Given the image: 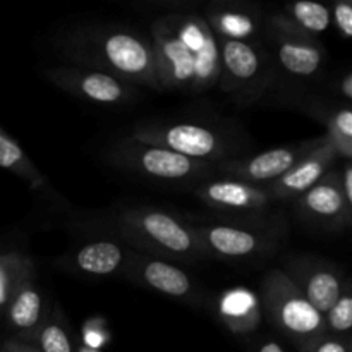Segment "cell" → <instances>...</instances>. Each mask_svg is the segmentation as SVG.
I'll list each match as a JSON object with an SVG mask.
<instances>
[{"mask_svg": "<svg viewBox=\"0 0 352 352\" xmlns=\"http://www.w3.org/2000/svg\"><path fill=\"white\" fill-rule=\"evenodd\" d=\"M150 43L162 89L203 93L219 85V41L201 14L174 10L157 17Z\"/></svg>", "mask_w": 352, "mask_h": 352, "instance_id": "6da1fadb", "label": "cell"}, {"mask_svg": "<svg viewBox=\"0 0 352 352\" xmlns=\"http://www.w3.org/2000/svg\"><path fill=\"white\" fill-rule=\"evenodd\" d=\"M55 50L74 65L107 72L129 85L162 89L150 38L116 24H78L62 31Z\"/></svg>", "mask_w": 352, "mask_h": 352, "instance_id": "7a4b0ae2", "label": "cell"}, {"mask_svg": "<svg viewBox=\"0 0 352 352\" xmlns=\"http://www.w3.org/2000/svg\"><path fill=\"white\" fill-rule=\"evenodd\" d=\"M122 244L134 251L168 261L195 263L206 260L189 222L158 208H126L117 217Z\"/></svg>", "mask_w": 352, "mask_h": 352, "instance_id": "3957f363", "label": "cell"}, {"mask_svg": "<svg viewBox=\"0 0 352 352\" xmlns=\"http://www.w3.org/2000/svg\"><path fill=\"white\" fill-rule=\"evenodd\" d=\"M129 138L208 164L243 157V140L215 124L144 122L134 127Z\"/></svg>", "mask_w": 352, "mask_h": 352, "instance_id": "277c9868", "label": "cell"}, {"mask_svg": "<svg viewBox=\"0 0 352 352\" xmlns=\"http://www.w3.org/2000/svg\"><path fill=\"white\" fill-rule=\"evenodd\" d=\"M205 258L222 261H253L268 258L278 250L285 236V223L260 220L243 223H191Z\"/></svg>", "mask_w": 352, "mask_h": 352, "instance_id": "5b68a950", "label": "cell"}, {"mask_svg": "<svg viewBox=\"0 0 352 352\" xmlns=\"http://www.w3.org/2000/svg\"><path fill=\"white\" fill-rule=\"evenodd\" d=\"M260 302L263 316L284 333L298 351L325 333L323 315L302 296L294 282L274 268L261 280Z\"/></svg>", "mask_w": 352, "mask_h": 352, "instance_id": "8992f818", "label": "cell"}, {"mask_svg": "<svg viewBox=\"0 0 352 352\" xmlns=\"http://www.w3.org/2000/svg\"><path fill=\"white\" fill-rule=\"evenodd\" d=\"M105 160L120 170L174 184L182 182L196 186L206 179L217 177L215 164L192 160L167 148L140 143L133 138L116 141L107 150Z\"/></svg>", "mask_w": 352, "mask_h": 352, "instance_id": "52a82bcc", "label": "cell"}, {"mask_svg": "<svg viewBox=\"0 0 352 352\" xmlns=\"http://www.w3.org/2000/svg\"><path fill=\"white\" fill-rule=\"evenodd\" d=\"M219 41V88L239 105H251L270 88L275 64L270 52L258 41Z\"/></svg>", "mask_w": 352, "mask_h": 352, "instance_id": "ba28073f", "label": "cell"}, {"mask_svg": "<svg viewBox=\"0 0 352 352\" xmlns=\"http://www.w3.org/2000/svg\"><path fill=\"white\" fill-rule=\"evenodd\" d=\"M325 136L313 138V140L299 141V143L287 144V146L272 148L253 157L232 158V160L215 164L217 177H229L236 181L248 182L253 186L268 188L272 182L285 174L289 168L294 167L302 157L325 143Z\"/></svg>", "mask_w": 352, "mask_h": 352, "instance_id": "9c48e42d", "label": "cell"}, {"mask_svg": "<svg viewBox=\"0 0 352 352\" xmlns=\"http://www.w3.org/2000/svg\"><path fill=\"white\" fill-rule=\"evenodd\" d=\"M43 76L62 91L98 105H126L138 96L136 86L81 65H54L45 69Z\"/></svg>", "mask_w": 352, "mask_h": 352, "instance_id": "30bf717a", "label": "cell"}, {"mask_svg": "<svg viewBox=\"0 0 352 352\" xmlns=\"http://www.w3.org/2000/svg\"><path fill=\"white\" fill-rule=\"evenodd\" d=\"M122 277L186 305H203V292L196 287L191 275L179 268L174 261L131 250Z\"/></svg>", "mask_w": 352, "mask_h": 352, "instance_id": "8fae6325", "label": "cell"}, {"mask_svg": "<svg viewBox=\"0 0 352 352\" xmlns=\"http://www.w3.org/2000/svg\"><path fill=\"white\" fill-rule=\"evenodd\" d=\"M191 191L212 210L246 217L250 220H265L263 217L268 215L275 205L267 188L229 177L206 179L192 186Z\"/></svg>", "mask_w": 352, "mask_h": 352, "instance_id": "7c38bea8", "label": "cell"}, {"mask_svg": "<svg viewBox=\"0 0 352 352\" xmlns=\"http://www.w3.org/2000/svg\"><path fill=\"white\" fill-rule=\"evenodd\" d=\"M275 67L296 79H313L325 62V48L316 38L305 36L268 19L263 28Z\"/></svg>", "mask_w": 352, "mask_h": 352, "instance_id": "4fadbf2b", "label": "cell"}, {"mask_svg": "<svg viewBox=\"0 0 352 352\" xmlns=\"http://www.w3.org/2000/svg\"><path fill=\"white\" fill-rule=\"evenodd\" d=\"M282 272L322 315L329 311L349 280L336 263L316 256L289 258Z\"/></svg>", "mask_w": 352, "mask_h": 352, "instance_id": "5bb4252c", "label": "cell"}, {"mask_svg": "<svg viewBox=\"0 0 352 352\" xmlns=\"http://www.w3.org/2000/svg\"><path fill=\"white\" fill-rule=\"evenodd\" d=\"M296 212L316 229L340 232L351 226L352 206L344 198L336 167L296 199Z\"/></svg>", "mask_w": 352, "mask_h": 352, "instance_id": "9a60e30c", "label": "cell"}, {"mask_svg": "<svg viewBox=\"0 0 352 352\" xmlns=\"http://www.w3.org/2000/svg\"><path fill=\"white\" fill-rule=\"evenodd\" d=\"M48 313H50V308H47L43 291L38 284L36 265L33 258H30L14 285L2 318L6 320V325L12 332L10 337L30 340L45 322Z\"/></svg>", "mask_w": 352, "mask_h": 352, "instance_id": "2e32d148", "label": "cell"}, {"mask_svg": "<svg viewBox=\"0 0 352 352\" xmlns=\"http://www.w3.org/2000/svg\"><path fill=\"white\" fill-rule=\"evenodd\" d=\"M203 19L217 40L258 41L265 28L261 10L248 2H210Z\"/></svg>", "mask_w": 352, "mask_h": 352, "instance_id": "e0dca14e", "label": "cell"}, {"mask_svg": "<svg viewBox=\"0 0 352 352\" xmlns=\"http://www.w3.org/2000/svg\"><path fill=\"white\" fill-rule=\"evenodd\" d=\"M337 160H339V155L327 140L325 143H322L318 148L309 151L306 157H302L282 177L272 182L267 188L268 192L275 203L298 199L308 189H311L327 172L332 170Z\"/></svg>", "mask_w": 352, "mask_h": 352, "instance_id": "ac0fdd59", "label": "cell"}, {"mask_svg": "<svg viewBox=\"0 0 352 352\" xmlns=\"http://www.w3.org/2000/svg\"><path fill=\"white\" fill-rule=\"evenodd\" d=\"M131 250L122 243L110 239L89 241L79 246L65 260V267L89 277H110L122 275Z\"/></svg>", "mask_w": 352, "mask_h": 352, "instance_id": "d6986e66", "label": "cell"}, {"mask_svg": "<svg viewBox=\"0 0 352 352\" xmlns=\"http://www.w3.org/2000/svg\"><path fill=\"white\" fill-rule=\"evenodd\" d=\"M217 318L234 336H250L260 327V296L248 287H232L223 291L215 302Z\"/></svg>", "mask_w": 352, "mask_h": 352, "instance_id": "ffe728a7", "label": "cell"}, {"mask_svg": "<svg viewBox=\"0 0 352 352\" xmlns=\"http://www.w3.org/2000/svg\"><path fill=\"white\" fill-rule=\"evenodd\" d=\"M270 19L287 30L309 38H316L318 34L325 33L332 24L330 7H327L325 3L311 2V0L289 3L280 12L270 16Z\"/></svg>", "mask_w": 352, "mask_h": 352, "instance_id": "44dd1931", "label": "cell"}, {"mask_svg": "<svg viewBox=\"0 0 352 352\" xmlns=\"http://www.w3.org/2000/svg\"><path fill=\"white\" fill-rule=\"evenodd\" d=\"M311 113L327 127L325 138L336 148L339 158L346 162L352 157V109L349 103H340L332 109L311 107Z\"/></svg>", "mask_w": 352, "mask_h": 352, "instance_id": "7402d4cb", "label": "cell"}, {"mask_svg": "<svg viewBox=\"0 0 352 352\" xmlns=\"http://www.w3.org/2000/svg\"><path fill=\"white\" fill-rule=\"evenodd\" d=\"M0 168L12 172L34 191L47 186V179L43 177V174L24 153L17 141L9 136L2 127H0Z\"/></svg>", "mask_w": 352, "mask_h": 352, "instance_id": "603a6c76", "label": "cell"}, {"mask_svg": "<svg viewBox=\"0 0 352 352\" xmlns=\"http://www.w3.org/2000/svg\"><path fill=\"white\" fill-rule=\"evenodd\" d=\"M26 342L36 346L41 352H76V346L69 333L64 313L58 306H54L40 329Z\"/></svg>", "mask_w": 352, "mask_h": 352, "instance_id": "cb8c5ba5", "label": "cell"}, {"mask_svg": "<svg viewBox=\"0 0 352 352\" xmlns=\"http://www.w3.org/2000/svg\"><path fill=\"white\" fill-rule=\"evenodd\" d=\"M325 323V333L333 337L351 339L352 329V284L351 278L347 280L346 287L340 292L337 301L330 306L329 311L323 315Z\"/></svg>", "mask_w": 352, "mask_h": 352, "instance_id": "d4e9b609", "label": "cell"}, {"mask_svg": "<svg viewBox=\"0 0 352 352\" xmlns=\"http://www.w3.org/2000/svg\"><path fill=\"white\" fill-rule=\"evenodd\" d=\"M30 256L21 251L0 253V318L3 316L12 289Z\"/></svg>", "mask_w": 352, "mask_h": 352, "instance_id": "484cf974", "label": "cell"}, {"mask_svg": "<svg viewBox=\"0 0 352 352\" xmlns=\"http://www.w3.org/2000/svg\"><path fill=\"white\" fill-rule=\"evenodd\" d=\"M299 352H351V339L323 333L301 347Z\"/></svg>", "mask_w": 352, "mask_h": 352, "instance_id": "4316f807", "label": "cell"}, {"mask_svg": "<svg viewBox=\"0 0 352 352\" xmlns=\"http://www.w3.org/2000/svg\"><path fill=\"white\" fill-rule=\"evenodd\" d=\"M330 19L344 40L352 36V6L349 0H339L330 9Z\"/></svg>", "mask_w": 352, "mask_h": 352, "instance_id": "83f0119b", "label": "cell"}, {"mask_svg": "<svg viewBox=\"0 0 352 352\" xmlns=\"http://www.w3.org/2000/svg\"><path fill=\"white\" fill-rule=\"evenodd\" d=\"M0 352H41L31 342L21 340L17 337H7L0 342Z\"/></svg>", "mask_w": 352, "mask_h": 352, "instance_id": "f1b7e54d", "label": "cell"}, {"mask_svg": "<svg viewBox=\"0 0 352 352\" xmlns=\"http://www.w3.org/2000/svg\"><path fill=\"white\" fill-rule=\"evenodd\" d=\"M339 181H340V189H342V195L346 198V201L352 206V165L351 160L346 162L342 165V168L339 170Z\"/></svg>", "mask_w": 352, "mask_h": 352, "instance_id": "f546056e", "label": "cell"}, {"mask_svg": "<svg viewBox=\"0 0 352 352\" xmlns=\"http://www.w3.org/2000/svg\"><path fill=\"white\" fill-rule=\"evenodd\" d=\"M339 91L342 93V96L346 98V103L351 102V98H352V74L351 72H346V74H344V78L340 79Z\"/></svg>", "mask_w": 352, "mask_h": 352, "instance_id": "4dcf8cb0", "label": "cell"}, {"mask_svg": "<svg viewBox=\"0 0 352 352\" xmlns=\"http://www.w3.org/2000/svg\"><path fill=\"white\" fill-rule=\"evenodd\" d=\"M256 352H285V351L282 349V346L277 342V340L267 339V340H263L260 346H258Z\"/></svg>", "mask_w": 352, "mask_h": 352, "instance_id": "1f68e13d", "label": "cell"}, {"mask_svg": "<svg viewBox=\"0 0 352 352\" xmlns=\"http://www.w3.org/2000/svg\"><path fill=\"white\" fill-rule=\"evenodd\" d=\"M76 352H100V351L89 349V347H86V346H79V347H76Z\"/></svg>", "mask_w": 352, "mask_h": 352, "instance_id": "d6a6232c", "label": "cell"}]
</instances>
